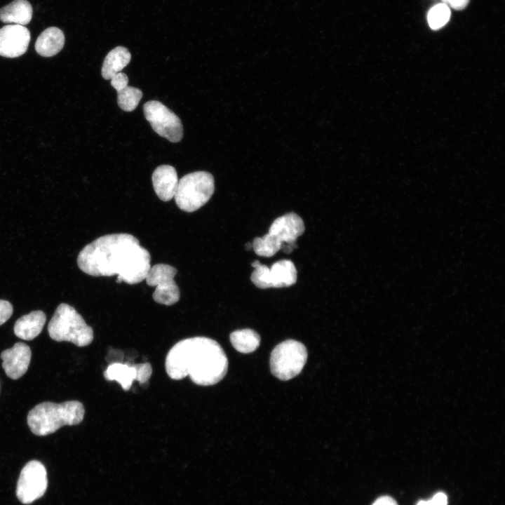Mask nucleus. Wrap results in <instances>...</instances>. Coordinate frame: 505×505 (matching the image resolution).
<instances>
[{
	"label": "nucleus",
	"mask_w": 505,
	"mask_h": 505,
	"mask_svg": "<svg viewBox=\"0 0 505 505\" xmlns=\"http://www.w3.org/2000/svg\"><path fill=\"white\" fill-rule=\"evenodd\" d=\"M151 256L135 236L113 234L100 236L80 251L77 264L92 276H117V283L136 284L145 279Z\"/></svg>",
	"instance_id": "obj_1"
},
{
	"label": "nucleus",
	"mask_w": 505,
	"mask_h": 505,
	"mask_svg": "<svg viewBox=\"0 0 505 505\" xmlns=\"http://www.w3.org/2000/svg\"><path fill=\"white\" fill-rule=\"evenodd\" d=\"M166 371L170 378L182 379L189 376L200 386H211L220 382L228 370L227 357L215 340L194 337L177 342L168 352Z\"/></svg>",
	"instance_id": "obj_2"
},
{
	"label": "nucleus",
	"mask_w": 505,
	"mask_h": 505,
	"mask_svg": "<svg viewBox=\"0 0 505 505\" xmlns=\"http://www.w3.org/2000/svg\"><path fill=\"white\" fill-rule=\"evenodd\" d=\"M85 409L78 400L62 403L43 402L36 405L27 415V424L36 436H47L63 426L80 424L84 417Z\"/></svg>",
	"instance_id": "obj_3"
},
{
	"label": "nucleus",
	"mask_w": 505,
	"mask_h": 505,
	"mask_svg": "<svg viewBox=\"0 0 505 505\" xmlns=\"http://www.w3.org/2000/svg\"><path fill=\"white\" fill-rule=\"evenodd\" d=\"M50 337L56 342H69L86 346L93 340V330L72 306L61 303L48 325Z\"/></svg>",
	"instance_id": "obj_4"
},
{
	"label": "nucleus",
	"mask_w": 505,
	"mask_h": 505,
	"mask_svg": "<svg viewBox=\"0 0 505 505\" xmlns=\"http://www.w3.org/2000/svg\"><path fill=\"white\" fill-rule=\"evenodd\" d=\"M213 176L206 171H196L183 176L179 181L175 195L178 208L187 213L204 206L214 193Z\"/></svg>",
	"instance_id": "obj_5"
},
{
	"label": "nucleus",
	"mask_w": 505,
	"mask_h": 505,
	"mask_svg": "<svg viewBox=\"0 0 505 505\" xmlns=\"http://www.w3.org/2000/svg\"><path fill=\"white\" fill-rule=\"evenodd\" d=\"M307 360L305 346L294 339L278 344L271 351L270 368L278 379L287 381L300 373Z\"/></svg>",
	"instance_id": "obj_6"
},
{
	"label": "nucleus",
	"mask_w": 505,
	"mask_h": 505,
	"mask_svg": "<svg viewBox=\"0 0 505 505\" xmlns=\"http://www.w3.org/2000/svg\"><path fill=\"white\" fill-rule=\"evenodd\" d=\"M143 112L145 119L158 135L171 142L182 140L183 127L180 118L161 102H147L143 106Z\"/></svg>",
	"instance_id": "obj_7"
},
{
	"label": "nucleus",
	"mask_w": 505,
	"mask_h": 505,
	"mask_svg": "<svg viewBox=\"0 0 505 505\" xmlns=\"http://www.w3.org/2000/svg\"><path fill=\"white\" fill-rule=\"evenodd\" d=\"M177 269L166 264H157L151 267L145 278L147 284L155 287L154 300L161 304L170 306L180 299V290L174 277Z\"/></svg>",
	"instance_id": "obj_8"
},
{
	"label": "nucleus",
	"mask_w": 505,
	"mask_h": 505,
	"mask_svg": "<svg viewBox=\"0 0 505 505\" xmlns=\"http://www.w3.org/2000/svg\"><path fill=\"white\" fill-rule=\"evenodd\" d=\"M47 485L45 466L37 460H32L26 464L20 472L16 495L22 504H29L43 495Z\"/></svg>",
	"instance_id": "obj_9"
},
{
	"label": "nucleus",
	"mask_w": 505,
	"mask_h": 505,
	"mask_svg": "<svg viewBox=\"0 0 505 505\" xmlns=\"http://www.w3.org/2000/svg\"><path fill=\"white\" fill-rule=\"evenodd\" d=\"M152 374L149 363L130 364L129 362H112L103 372L107 381H116L124 391L130 390L133 381L140 384L147 382Z\"/></svg>",
	"instance_id": "obj_10"
},
{
	"label": "nucleus",
	"mask_w": 505,
	"mask_h": 505,
	"mask_svg": "<svg viewBox=\"0 0 505 505\" xmlns=\"http://www.w3.org/2000/svg\"><path fill=\"white\" fill-rule=\"evenodd\" d=\"M30 32L22 25H8L0 29V55L18 58L27 50Z\"/></svg>",
	"instance_id": "obj_11"
},
{
	"label": "nucleus",
	"mask_w": 505,
	"mask_h": 505,
	"mask_svg": "<svg viewBox=\"0 0 505 505\" xmlns=\"http://www.w3.org/2000/svg\"><path fill=\"white\" fill-rule=\"evenodd\" d=\"M32 356L28 345L23 342H17L13 347L1 353L2 368L6 375L12 379H18L27 372Z\"/></svg>",
	"instance_id": "obj_12"
},
{
	"label": "nucleus",
	"mask_w": 505,
	"mask_h": 505,
	"mask_svg": "<svg viewBox=\"0 0 505 505\" xmlns=\"http://www.w3.org/2000/svg\"><path fill=\"white\" fill-rule=\"evenodd\" d=\"M302 219L296 213H290L276 218L271 224L269 234L274 236L283 243H295L304 232Z\"/></svg>",
	"instance_id": "obj_13"
},
{
	"label": "nucleus",
	"mask_w": 505,
	"mask_h": 505,
	"mask_svg": "<svg viewBox=\"0 0 505 505\" xmlns=\"http://www.w3.org/2000/svg\"><path fill=\"white\" fill-rule=\"evenodd\" d=\"M152 180L155 193L161 201H168L175 196L179 180L174 167L170 165L158 166Z\"/></svg>",
	"instance_id": "obj_14"
},
{
	"label": "nucleus",
	"mask_w": 505,
	"mask_h": 505,
	"mask_svg": "<svg viewBox=\"0 0 505 505\" xmlns=\"http://www.w3.org/2000/svg\"><path fill=\"white\" fill-rule=\"evenodd\" d=\"M46 316L41 310L33 311L19 318L15 323V335L24 340H32L42 331Z\"/></svg>",
	"instance_id": "obj_15"
},
{
	"label": "nucleus",
	"mask_w": 505,
	"mask_h": 505,
	"mask_svg": "<svg viewBox=\"0 0 505 505\" xmlns=\"http://www.w3.org/2000/svg\"><path fill=\"white\" fill-rule=\"evenodd\" d=\"M65 44V35L62 30L50 27L43 31L35 43V50L43 57H52L58 54Z\"/></svg>",
	"instance_id": "obj_16"
},
{
	"label": "nucleus",
	"mask_w": 505,
	"mask_h": 505,
	"mask_svg": "<svg viewBox=\"0 0 505 505\" xmlns=\"http://www.w3.org/2000/svg\"><path fill=\"white\" fill-rule=\"evenodd\" d=\"M297 273L291 260H282L272 264L269 271L270 288H285L295 284Z\"/></svg>",
	"instance_id": "obj_17"
},
{
	"label": "nucleus",
	"mask_w": 505,
	"mask_h": 505,
	"mask_svg": "<svg viewBox=\"0 0 505 505\" xmlns=\"http://www.w3.org/2000/svg\"><path fill=\"white\" fill-rule=\"evenodd\" d=\"M32 14V5L27 0H14L0 9V20L24 26L31 21Z\"/></svg>",
	"instance_id": "obj_18"
},
{
	"label": "nucleus",
	"mask_w": 505,
	"mask_h": 505,
	"mask_svg": "<svg viewBox=\"0 0 505 505\" xmlns=\"http://www.w3.org/2000/svg\"><path fill=\"white\" fill-rule=\"evenodd\" d=\"M131 59L129 50L123 46H116L106 55L102 66V76L106 79H111L116 74L120 72Z\"/></svg>",
	"instance_id": "obj_19"
},
{
	"label": "nucleus",
	"mask_w": 505,
	"mask_h": 505,
	"mask_svg": "<svg viewBox=\"0 0 505 505\" xmlns=\"http://www.w3.org/2000/svg\"><path fill=\"white\" fill-rule=\"evenodd\" d=\"M230 341L234 348L243 354L255 351L260 344V337L255 330L242 329L230 334Z\"/></svg>",
	"instance_id": "obj_20"
},
{
	"label": "nucleus",
	"mask_w": 505,
	"mask_h": 505,
	"mask_svg": "<svg viewBox=\"0 0 505 505\" xmlns=\"http://www.w3.org/2000/svg\"><path fill=\"white\" fill-rule=\"evenodd\" d=\"M283 245L274 236L267 233L262 237L255 238L252 247L255 253L261 257H270L281 249Z\"/></svg>",
	"instance_id": "obj_21"
},
{
	"label": "nucleus",
	"mask_w": 505,
	"mask_h": 505,
	"mask_svg": "<svg viewBox=\"0 0 505 505\" xmlns=\"http://www.w3.org/2000/svg\"><path fill=\"white\" fill-rule=\"evenodd\" d=\"M142 97L141 90L127 86L117 91V103L123 111L132 112L136 109Z\"/></svg>",
	"instance_id": "obj_22"
},
{
	"label": "nucleus",
	"mask_w": 505,
	"mask_h": 505,
	"mask_svg": "<svg viewBox=\"0 0 505 505\" xmlns=\"http://www.w3.org/2000/svg\"><path fill=\"white\" fill-rule=\"evenodd\" d=\"M450 17V11L449 7L444 4H439L434 6L429 11L427 20L431 29H438L448 22Z\"/></svg>",
	"instance_id": "obj_23"
},
{
	"label": "nucleus",
	"mask_w": 505,
	"mask_h": 505,
	"mask_svg": "<svg viewBox=\"0 0 505 505\" xmlns=\"http://www.w3.org/2000/svg\"><path fill=\"white\" fill-rule=\"evenodd\" d=\"M252 267L255 268L251 274L252 282L260 288H269V268L262 264L258 260L252 263Z\"/></svg>",
	"instance_id": "obj_24"
},
{
	"label": "nucleus",
	"mask_w": 505,
	"mask_h": 505,
	"mask_svg": "<svg viewBox=\"0 0 505 505\" xmlns=\"http://www.w3.org/2000/svg\"><path fill=\"white\" fill-rule=\"evenodd\" d=\"M13 311L11 302L4 299H0V325L6 322L11 316Z\"/></svg>",
	"instance_id": "obj_25"
},
{
	"label": "nucleus",
	"mask_w": 505,
	"mask_h": 505,
	"mask_svg": "<svg viewBox=\"0 0 505 505\" xmlns=\"http://www.w3.org/2000/svg\"><path fill=\"white\" fill-rule=\"evenodd\" d=\"M447 497L442 492H437L429 500H420L417 505H447Z\"/></svg>",
	"instance_id": "obj_26"
},
{
	"label": "nucleus",
	"mask_w": 505,
	"mask_h": 505,
	"mask_svg": "<svg viewBox=\"0 0 505 505\" xmlns=\"http://www.w3.org/2000/svg\"><path fill=\"white\" fill-rule=\"evenodd\" d=\"M111 80L112 86L119 91L128 86V76L122 72H119L114 75Z\"/></svg>",
	"instance_id": "obj_27"
},
{
	"label": "nucleus",
	"mask_w": 505,
	"mask_h": 505,
	"mask_svg": "<svg viewBox=\"0 0 505 505\" xmlns=\"http://www.w3.org/2000/svg\"><path fill=\"white\" fill-rule=\"evenodd\" d=\"M444 4L455 10H462L469 4V0H442Z\"/></svg>",
	"instance_id": "obj_28"
},
{
	"label": "nucleus",
	"mask_w": 505,
	"mask_h": 505,
	"mask_svg": "<svg viewBox=\"0 0 505 505\" xmlns=\"http://www.w3.org/2000/svg\"><path fill=\"white\" fill-rule=\"evenodd\" d=\"M372 505H398L396 501L389 496L377 498Z\"/></svg>",
	"instance_id": "obj_29"
}]
</instances>
